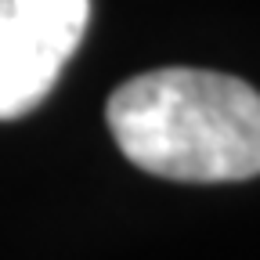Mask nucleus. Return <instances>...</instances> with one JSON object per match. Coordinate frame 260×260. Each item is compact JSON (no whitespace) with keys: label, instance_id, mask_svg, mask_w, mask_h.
Returning <instances> with one entry per match:
<instances>
[{"label":"nucleus","instance_id":"1","mask_svg":"<svg viewBox=\"0 0 260 260\" xmlns=\"http://www.w3.org/2000/svg\"><path fill=\"white\" fill-rule=\"evenodd\" d=\"M119 152L145 174L220 184L260 174V94L210 69H152L105 109Z\"/></svg>","mask_w":260,"mask_h":260},{"label":"nucleus","instance_id":"2","mask_svg":"<svg viewBox=\"0 0 260 260\" xmlns=\"http://www.w3.org/2000/svg\"><path fill=\"white\" fill-rule=\"evenodd\" d=\"M90 0H0V119L32 112L76 54Z\"/></svg>","mask_w":260,"mask_h":260}]
</instances>
